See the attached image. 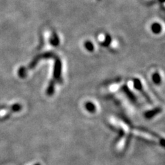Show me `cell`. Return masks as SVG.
<instances>
[{
    "label": "cell",
    "instance_id": "obj_1",
    "mask_svg": "<svg viewBox=\"0 0 165 165\" xmlns=\"http://www.w3.org/2000/svg\"><path fill=\"white\" fill-rule=\"evenodd\" d=\"M152 31L155 32V33H158L161 31V25L159 24H154L152 25Z\"/></svg>",
    "mask_w": 165,
    "mask_h": 165
},
{
    "label": "cell",
    "instance_id": "obj_2",
    "mask_svg": "<svg viewBox=\"0 0 165 165\" xmlns=\"http://www.w3.org/2000/svg\"><path fill=\"white\" fill-rule=\"evenodd\" d=\"M86 107H87V110L89 111H94L95 110V107L93 104L92 103H87V105H86Z\"/></svg>",
    "mask_w": 165,
    "mask_h": 165
},
{
    "label": "cell",
    "instance_id": "obj_3",
    "mask_svg": "<svg viewBox=\"0 0 165 165\" xmlns=\"http://www.w3.org/2000/svg\"><path fill=\"white\" fill-rule=\"evenodd\" d=\"M153 81H155L156 83H158L159 81H160V78L158 74H155V75H153Z\"/></svg>",
    "mask_w": 165,
    "mask_h": 165
},
{
    "label": "cell",
    "instance_id": "obj_4",
    "mask_svg": "<svg viewBox=\"0 0 165 165\" xmlns=\"http://www.w3.org/2000/svg\"><path fill=\"white\" fill-rule=\"evenodd\" d=\"M86 47H87V48L88 50H93V45L92 44L90 43V42H87L86 43Z\"/></svg>",
    "mask_w": 165,
    "mask_h": 165
},
{
    "label": "cell",
    "instance_id": "obj_5",
    "mask_svg": "<svg viewBox=\"0 0 165 165\" xmlns=\"http://www.w3.org/2000/svg\"><path fill=\"white\" fill-rule=\"evenodd\" d=\"M34 165H41V164H39V163H37V164H35Z\"/></svg>",
    "mask_w": 165,
    "mask_h": 165
}]
</instances>
